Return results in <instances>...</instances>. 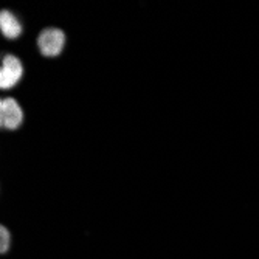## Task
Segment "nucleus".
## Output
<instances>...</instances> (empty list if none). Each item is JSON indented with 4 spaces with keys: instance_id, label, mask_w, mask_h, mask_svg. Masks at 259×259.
<instances>
[{
    "instance_id": "4",
    "label": "nucleus",
    "mask_w": 259,
    "mask_h": 259,
    "mask_svg": "<svg viewBox=\"0 0 259 259\" xmlns=\"http://www.w3.org/2000/svg\"><path fill=\"white\" fill-rule=\"evenodd\" d=\"M23 31L22 23L19 19L14 16L13 11L10 10H2L0 11V33H2L7 39L14 40L19 39Z\"/></svg>"
},
{
    "instance_id": "2",
    "label": "nucleus",
    "mask_w": 259,
    "mask_h": 259,
    "mask_svg": "<svg viewBox=\"0 0 259 259\" xmlns=\"http://www.w3.org/2000/svg\"><path fill=\"white\" fill-rule=\"evenodd\" d=\"M23 109L13 97L0 100V127L5 131H17L23 124Z\"/></svg>"
},
{
    "instance_id": "1",
    "label": "nucleus",
    "mask_w": 259,
    "mask_h": 259,
    "mask_svg": "<svg viewBox=\"0 0 259 259\" xmlns=\"http://www.w3.org/2000/svg\"><path fill=\"white\" fill-rule=\"evenodd\" d=\"M65 44H67L65 33L56 27L44 28L36 37V45L39 49V53L44 58H58L64 52Z\"/></svg>"
},
{
    "instance_id": "5",
    "label": "nucleus",
    "mask_w": 259,
    "mask_h": 259,
    "mask_svg": "<svg viewBox=\"0 0 259 259\" xmlns=\"http://www.w3.org/2000/svg\"><path fill=\"white\" fill-rule=\"evenodd\" d=\"M0 239H2V241H0V253L5 254L10 250V245H11V233L5 225L0 227Z\"/></svg>"
},
{
    "instance_id": "3",
    "label": "nucleus",
    "mask_w": 259,
    "mask_h": 259,
    "mask_svg": "<svg viewBox=\"0 0 259 259\" xmlns=\"http://www.w3.org/2000/svg\"><path fill=\"white\" fill-rule=\"evenodd\" d=\"M23 64L16 55H5L0 65V89L10 90L14 89L23 78Z\"/></svg>"
}]
</instances>
